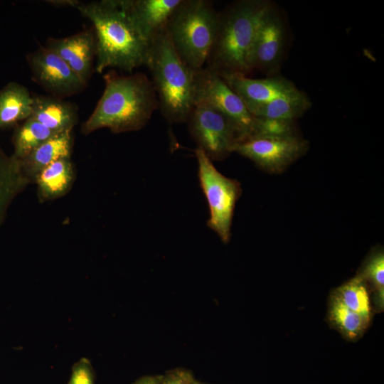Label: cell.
Instances as JSON below:
<instances>
[{
  "mask_svg": "<svg viewBox=\"0 0 384 384\" xmlns=\"http://www.w3.org/2000/svg\"><path fill=\"white\" fill-rule=\"evenodd\" d=\"M75 9L92 23L97 73L109 68L132 73L146 65L149 43L132 21L126 0L80 2Z\"/></svg>",
  "mask_w": 384,
  "mask_h": 384,
  "instance_id": "cell-1",
  "label": "cell"
},
{
  "mask_svg": "<svg viewBox=\"0 0 384 384\" xmlns=\"http://www.w3.org/2000/svg\"><path fill=\"white\" fill-rule=\"evenodd\" d=\"M105 90L95 110L81 127L83 134L107 128L113 133L142 129L159 107L152 82L143 73L104 75Z\"/></svg>",
  "mask_w": 384,
  "mask_h": 384,
  "instance_id": "cell-2",
  "label": "cell"
},
{
  "mask_svg": "<svg viewBox=\"0 0 384 384\" xmlns=\"http://www.w3.org/2000/svg\"><path fill=\"white\" fill-rule=\"evenodd\" d=\"M272 4L267 0H242L219 13L215 39L206 68L223 75L246 76L249 55L259 23Z\"/></svg>",
  "mask_w": 384,
  "mask_h": 384,
  "instance_id": "cell-3",
  "label": "cell"
},
{
  "mask_svg": "<svg viewBox=\"0 0 384 384\" xmlns=\"http://www.w3.org/2000/svg\"><path fill=\"white\" fill-rule=\"evenodd\" d=\"M145 65L164 117L171 123L187 122L196 105V71L181 59L166 28L150 41Z\"/></svg>",
  "mask_w": 384,
  "mask_h": 384,
  "instance_id": "cell-4",
  "label": "cell"
},
{
  "mask_svg": "<svg viewBox=\"0 0 384 384\" xmlns=\"http://www.w3.org/2000/svg\"><path fill=\"white\" fill-rule=\"evenodd\" d=\"M219 13L209 1L182 0L166 26L181 59L193 70L204 68L213 46Z\"/></svg>",
  "mask_w": 384,
  "mask_h": 384,
  "instance_id": "cell-5",
  "label": "cell"
},
{
  "mask_svg": "<svg viewBox=\"0 0 384 384\" xmlns=\"http://www.w3.org/2000/svg\"><path fill=\"white\" fill-rule=\"evenodd\" d=\"M195 154L198 177L209 208L207 225L218 234L223 242L228 243L235 203L241 193L240 185L218 171L202 150L196 148Z\"/></svg>",
  "mask_w": 384,
  "mask_h": 384,
  "instance_id": "cell-6",
  "label": "cell"
},
{
  "mask_svg": "<svg viewBox=\"0 0 384 384\" xmlns=\"http://www.w3.org/2000/svg\"><path fill=\"white\" fill-rule=\"evenodd\" d=\"M187 122L197 148L212 161L227 157L239 141L238 134L231 121L206 102H197Z\"/></svg>",
  "mask_w": 384,
  "mask_h": 384,
  "instance_id": "cell-7",
  "label": "cell"
},
{
  "mask_svg": "<svg viewBox=\"0 0 384 384\" xmlns=\"http://www.w3.org/2000/svg\"><path fill=\"white\" fill-rule=\"evenodd\" d=\"M195 97L196 103L210 104L231 121L238 134V142L250 137L255 117L218 73L205 66L196 71Z\"/></svg>",
  "mask_w": 384,
  "mask_h": 384,
  "instance_id": "cell-8",
  "label": "cell"
},
{
  "mask_svg": "<svg viewBox=\"0 0 384 384\" xmlns=\"http://www.w3.org/2000/svg\"><path fill=\"white\" fill-rule=\"evenodd\" d=\"M306 141L297 136L255 137L237 142L233 151L252 160L271 172H279L306 150Z\"/></svg>",
  "mask_w": 384,
  "mask_h": 384,
  "instance_id": "cell-9",
  "label": "cell"
},
{
  "mask_svg": "<svg viewBox=\"0 0 384 384\" xmlns=\"http://www.w3.org/2000/svg\"><path fill=\"white\" fill-rule=\"evenodd\" d=\"M32 79L52 96L64 98L82 91L86 84L55 53L45 46L26 56Z\"/></svg>",
  "mask_w": 384,
  "mask_h": 384,
  "instance_id": "cell-10",
  "label": "cell"
},
{
  "mask_svg": "<svg viewBox=\"0 0 384 384\" xmlns=\"http://www.w3.org/2000/svg\"><path fill=\"white\" fill-rule=\"evenodd\" d=\"M285 41L284 21L272 4L262 16L256 31L249 55L250 70L258 69L272 75L282 60Z\"/></svg>",
  "mask_w": 384,
  "mask_h": 384,
  "instance_id": "cell-11",
  "label": "cell"
},
{
  "mask_svg": "<svg viewBox=\"0 0 384 384\" xmlns=\"http://www.w3.org/2000/svg\"><path fill=\"white\" fill-rule=\"evenodd\" d=\"M45 47L60 56L87 84L96 57V38L92 27L65 38H48Z\"/></svg>",
  "mask_w": 384,
  "mask_h": 384,
  "instance_id": "cell-12",
  "label": "cell"
},
{
  "mask_svg": "<svg viewBox=\"0 0 384 384\" xmlns=\"http://www.w3.org/2000/svg\"><path fill=\"white\" fill-rule=\"evenodd\" d=\"M245 105L266 103L298 90L293 82L281 77L252 79L240 75H220Z\"/></svg>",
  "mask_w": 384,
  "mask_h": 384,
  "instance_id": "cell-13",
  "label": "cell"
},
{
  "mask_svg": "<svg viewBox=\"0 0 384 384\" xmlns=\"http://www.w3.org/2000/svg\"><path fill=\"white\" fill-rule=\"evenodd\" d=\"M182 0H126L129 16L142 36L150 43L166 28Z\"/></svg>",
  "mask_w": 384,
  "mask_h": 384,
  "instance_id": "cell-14",
  "label": "cell"
},
{
  "mask_svg": "<svg viewBox=\"0 0 384 384\" xmlns=\"http://www.w3.org/2000/svg\"><path fill=\"white\" fill-rule=\"evenodd\" d=\"M31 117L49 129L61 133L73 130L78 122V106L62 98L33 95Z\"/></svg>",
  "mask_w": 384,
  "mask_h": 384,
  "instance_id": "cell-15",
  "label": "cell"
},
{
  "mask_svg": "<svg viewBox=\"0 0 384 384\" xmlns=\"http://www.w3.org/2000/svg\"><path fill=\"white\" fill-rule=\"evenodd\" d=\"M73 145V130L54 135L19 161L23 174L31 183H33L36 176L51 163L71 158Z\"/></svg>",
  "mask_w": 384,
  "mask_h": 384,
  "instance_id": "cell-16",
  "label": "cell"
},
{
  "mask_svg": "<svg viewBox=\"0 0 384 384\" xmlns=\"http://www.w3.org/2000/svg\"><path fill=\"white\" fill-rule=\"evenodd\" d=\"M75 172L71 158L57 160L44 168L36 177L37 193L41 202L65 196L72 188Z\"/></svg>",
  "mask_w": 384,
  "mask_h": 384,
  "instance_id": "cell-17",
  "label": "cell"
},
{
  "mask_svg": "<svg viewBox=\"0 0 384 384\" xmlns=\"http://www.w3.org/2000/svg\"><path fill=\"white\" fill-rule=\"evenodd\" d=\"M33 95L16 82L7 83L0 90V130L15 127L31 115Z\"/></svg>",
  "mask_w": 384,
  "mask_h": 384,
  "instance_id": "cell-18",
  "label": "cell"
},
{
  "mask_svg": "<svg viewBox=\"0 0 384 384\" xmlns=\"http://www.w3.org/2000/svg\"><path fill=\"white\" fill-rule=\"evenodd\" d=\"M245 105L255 117L294 121L311 107V102L306 93L298 89L266 103Z\"/></svg>",
  "mask_w": 384,
  "mask_h": 384,
  "instance_id": "cell-19",
  "label": "cell"
},
{
  "mask_svg": "<svg viewBox=\"0 0 384 384\" xmlns=\"http://www.w3.org/2000/svg\"><path fill=\"white\" fill-rule=\"evenodd\" d=\"M30 183L20 161L8 155L0 144V227L11 203Z\"/></svg>",
  "mask_w": 384,
  "mask_h": 384,
  "instance_id": "cell-20",
  "label": "cell"
},
{
  "mask_svg": "<svg viewBox=\"0 0 384 384\" xmlns=\"http://www.w3.org/2000/svg\"><path fill=\"white\" fill-rule=\"evenodd\" d=\"M326 319L331 327L349 341L360 339L371 324L348 309L331 294L328 299Z\"/></svg>",
  "mask_w": 384,
  "mask_h": 384,
  "instance_id": "cell-21",
  "label": "cell"
},
{
  "mask_svg": "<svg viewBox=\"0 0 384 384\" xmlns=\"http://www.w3.org/2000/svg\"><path fill=\"white\" fill-rule=\"evenodd\" d=\"M350 310L371 323L373 310L370 291L366 282L358 274L335 289L331 293Z\"/></svg>",
  "mask_w": 384,
  "mask_h": 384,
  "instance_id": "cell-22",
  "label": "cell"
},
{
  "mask_svg": "<svg viewBox=\"0 0 384 384\" xmlns=\"http://www.w3.org/2000/svg\"><path fill=\"white\" fill-rule=\"evenodd\" d=\"M57 134L59 133L49 129L30 117L14 127L12 155L17 160L21 161L41 144Z\"/></svg>",
  "mask_w": 384,
  "mask_h": 384,
  "instance_id": "cell-23",
  "label": "cell"
},
{
  "mask_svg": "<svg viewBox=\"0 0 384 384\" xmlns=\"http://www.w3.org/2000/svg\"><path fill=\"white\" fill-rule=\"evenodd\" d=\"M368 284L370 294L384 292V255L383 252L373 254L357 274Z\"/></svg>",
  "mask_w": 384,
  "mask_h": 384,
  "instance_id": "cell-24",
  "label": "cell"
},
{
  "mask_svg": "<svg viewBox=\"0 0 384 384\" xmlns=\"http://www.w3.org/2000/svg\"><path fill=\"white\" fill-rule=\"evenodd\" d=\"M290 136H296L293 120L265 119L255 117L250 137Z\"/></svg>",
  "mask_w": 384,
  "mask_h": 384,
  "instance_id": "cell-25",
  "label": "cell"
},
{
  "mask_svg": "<svg viewBox=\"0 0 384 384\" xmlns=\"http://www.w3.org/2000/svg\"><path fill=\"white\" fill-rule=\"evenodd\" d=\"M68 384H95L92 367L88 359L82 358L73 365Z\"/></svg>",
  "mask_w": 384,
  "mask_h": 384,
  "instance_id": "cell-26",
  "label": "cell"
},
{
  "mask_svg": "<svg viewBox=\"0 0 384 384\" xmlns=\"http://www.w3.org/2000/svg\"><path fill=\"white\" fill-rule=\"evenodd\" d=\"M194 379L190 370L176 368L161 375L159 384H191Z\"/></svg>",
  "mask_w": 384,
  "mask_h": 384,
  "instance_id": "cell-27",
  "label": "cell"
},
{
  "mask_svg": "<svg viewBox=\"0 0 384 384\" xmlns=\"http://www.w3.org/2000/svg\"><path fill=\"white\" fill-rule=\"evenodd\" d=\"M46 1L48 2V4H52L58 7L70 6L73 8H76L80 3V1L76 0H51Z\"/></svg>",
  "mask_w": 384,
  "mask_h": 384,
  "instance_id": "cell-28",
  "label": "cell"
},
{
  "mask_svg": "<svg viewBox=\"0 0 384 384\" xmlns=\"http://www.w3.org/2000/svg\"><path fill=\"white\" fill-rule=\"evenodd\" d=\"M161 375H144L137 380L132 384H159Z\"/></svg>",
  "mask_w": 384,
  "mask_h": 384,
  "instance_id": "cell-29",
  "label": "cell"
},
{
  "mask_svg": "<svg viewBox=\"0 0 384 384\" xmlns=\"http://www.w3.org/2000/svg\"><path fill=\"white\" fill-rule=\"evenodd\" d=\"M191 384H206V383H201V382L194 379Z\"/></svg>",
  "mask_w": 384,
  "mask_h": 384,
  "instance_id": "cell-30",
  "label": "cell"
}]
</instances>
